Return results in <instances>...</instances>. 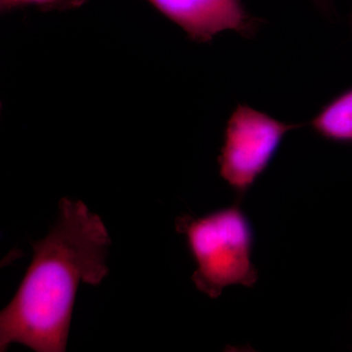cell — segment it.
<instances>
[{"label": "cell", "instance_id": "7", "mask_svg": "<svg viewBox=\"0 0 352 352\" xmlns=\"http://www.w3.org/2000/svg\"><path fill=\"white\" fill-rule=\"evenodd\" d=\"M314 1L322 9H328L331 0H314Z\"/></svg>", "mask_w": 352, "mask_h": 352}, {"label": "cell", "instance_id": "6", "mask_svg": "<svg viewBox=\"0 0 352 352\" xmlns=\"http://www.w3.org/2000/svg\"><path fill=\"white\" fill-rule=\"evenodd\" d=\"M87 0H0L2 12L21 7L34 6L43 11L69 10L83 6Z\"/></svg>", "mask_w": 352, "mask_h": 352}, {"label": "cell", "instance_id": "4", "mask_svg": "<svg viewBox=\"0 0 352 352\" xmlns=\"http://www.w3.org/2000/svg\"><path fill=\"white\" fill-rule=\"evenodd\" d=\"M197 43H210L220 32L234 31L250 38L263 20L254 17L240 0H147Z\"/></svg>", "mask_w": 352, "mask_h": 352}, {"label": "cell", "instance_id": "5", "mask_svg": "<svg viewBox=\"0 0 352 352\" xmlns=\"http://www.w3.org/2000/svg\"><path fill=\"white\" fill-rule=\"evenodd\" d=\"M309 124L327 140L352 143V87L328 102Z\"/></svg>", "mask_w": 352, "mask_h": 352}, {"label": "cell", "instance_id": "2", "mask_svg": "<svg viewBox=\"0 0 352 352\" xmlns=\"http://www.w3.org/2000/svg\"><path fill=\"white\" fill-rule=\"evenodd\" d=\"M178 232L185 234L197 270V289L212 298L233 285L252 287L258 271L252 261L251 224L239 207L217 210L205 217H179Z\"/></svg>", "mask_w": 352, "mask_h": 352}, {"label": "cell", "instance_id": "3", "mask_svg": "<svg viewBox=\"0 0 352 352\" xmlns=\"http://www.w3.org/2000/svg\"><path fill=\"white\" fill-rule=\"evenodd\" d=\"M300 126L238 105L227 122L220 175L236 192L245 193L268 168L286 134Z\"/></svg>", "mask_w": 352, "mask_h": 352}, {"label": "cell", "instance_id": "8", "mask_svg": "<svg viewBox=\"0 0 352 352\" xmlns=\"http://www.w3.org/2000/svg\"><path fill=\"white\" fill-rule=\"evenodd\" d=\"M351 23H352V17H351Z\"/></svg>", "mask_w": 352, "mask_h": 352}, {"label": "cell", "instance_id": "1", "mask_svg": "<svg viewBox=\"0 0 352 352\" xmlns=\"http://www.w3.org/2000/svg\"><path fill=\"white\" fill-rule=\"evenodd\" d=\"M58 210L48 235L32 243L31 265L0 314V351L11 344L66 351L78 286H98L108 275L111 238L101 217L69 198L60 200Z\"/></svg>", "mask_w": 352, "mask_h": 352}]
</instances>
